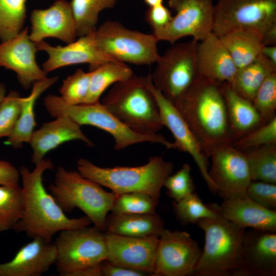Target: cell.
I'll return each mask as SVG.
<instances>
[{"instance_id":"cell-1","label":"cell","mask_w":276,"mask_h":276,"mask_svg":"<svg viewBox=\"0 0 276 276\" xmlns=\"http://www.w3.org/2000/svg\"><path fill=\"white\" fill-rule=\"evenodd\" d=\"M223 83L200 76L185 95L173 103L208 157L216 147L233 142Z\"/></svg>"},{"instance_id":"cell-2","label":"cell","mask_w":276,"mask_h":276,"mask_svg":"<svg viewBox=\"0 0 276 276\" xmlns=\"http://www.w3.org/2000/svg\"><path fill=\"white\" fill-rule=\"evenodd\" d=\"M53 168L49 159L44 158L32 171L25 167L19 170L24 195L22 218L13 231L25 233L33 238L39 237L52 241L53 236L63 230L88 226L91 222L87 217L70 218L60 207L43 183L44 172Z\"/></svg>"},{"instance_id":"cell-3","label":"cell","mask_w":276,"mask_h":276,"mask_svg":"<svg viewBox=\"0 0 276 276\" xmlns=\"http://www.w3.org/2000/svg\"><path fill=\"white\" fill-rule=\"evenodd\" d=\"M78 172L117 194L130 192L148 194L159 200L166 178L173 165L158 156H152L145 165L136 167H99L81 158L77 163Z\"/></svg>"},{"instance_id":"cell-4","label":"cell","mask_w":276,"mask_h":276,"mask_svg":"<svg viewBox=\"0 0 276 276\" xmlns=\"http://www.w3.org/2000/svg\"><path fill=\"white\" fill-rule=\"evenodd\" d=\"M102 103L133 131L154 135L163 127L156 99L147 84V77L133 74L113 84Z\"/></svg>"},{"instance_id":"cell-5","label":"cell","mask_w":276,"mask_h":276,"mask_svg":"<svg viewBox=\"0 0 276 276\" xmlns=\"http://www.w3.org/2000/svg\"><path fill=\"white\" fill-rule=\"evenodd\" d=\"M49 190L64 212L78 208L85 214L95 227L102 232L105 230L107 214L118 194L104 190L78 171H67L62 167L57 168Z\"/></svg>"},{"instance_id":"cell-6","label":"cell","mask_w":276,"mask_h":276,"mask_svg":"<svg viewBox=\"0 0 276 276\" xmlns=\"http://www.w3.org/2000/svg\"><path fill=\"white\" fill-rule=\"evenodd\" d=\"M197 224L204 233L205 241L192 275L235 276L245 229L219 213L215 218L202 219Z\"/></svg>"},{"instance_id":"cell-7","label":"cell","mask_w":276,"mask_h":276,"mask_svg":"<svg viewBox=\"0 0 276 276\" xmlns=\"http://www.w3.org/2000/svg\"><path fill=\"white\" fill-rule=\"evenodd\" d=\"M43 104L48 113L54 118L66 115L80 126L90 125L107 132L113 137L114 148L116 150L145 142L160 144L168 149H174L173 143L160 134H143L131 129L100 101L91 104L70 105L60 96L49 94L44 98Z\"/></svg>"},{"instance_id":"cell-8","label":"cell","mask_w":276,"mask_h":276,"mask_svg":"<svg viewBox=\"0 0 276 276\" xmlns=\"http://www.w3.org/2000/svg\"><path fill=\"white\" fill-rule=\"evenodd\" d=\"M96 43L104 54L116 61L136 65H151L160 55L154 34L125 28L117 21L107 20L94 32Z\"/></svg>"},{"instance_id":"cell-9","label":"cell","mask_w":276,"mask_h":276,"mask_svg":"<svg viewBox=\"0 0 276 276\" xmlns=\"http://www.w3.org/2000/svg\"><path fill=\"white\" fill-rule=\"evenodd\" d=\"M198 42L193 39L168 49L160 56L151 74L155 87L172 103L185 95L200 77L196 56Z\"/></svg>"},{"instance_id":"cell-10","label":"cell","mask_w":276,"mask_h":276,"mask_svg":"<svg viewBox=\"0 0 276 276\" xmlns=\"http://www.w3.org/2000/svg\"><path fill=\"white\" fill-rule=\"evenodd\" d=\"M54 243L60 275L100 264L107 258L105 234L95 226L62 231Z\"/></svg>"},{"instance_id":"cell-11","label":"cell","mask_w":276,"mask_h":276,"mask_svg":"<svg viewBox=\"0 0 276 276\" xmlns=\"http://www.w3.org/2000/svg\"><path fill=\"white\" fill-rule=\"evenodd\" d=\"M276 27V0H217L213 33L219 37L239 29H249L263 36Z\"/></svg>"},{"instance_id":"cell-12","label":"cell","mask_w":276,"mask_h":276,"mask_svg":"<svg viewBox=\"0 0 276 276\" xmlns=\"http://www.w3.org/2000/svg\"><path fill=\"white\" fill-rule=\"evenodd\" d=\"M168 4L176 15L164 29L154 34L158 41L174 44L190 36L199 41L213 32L214 0H169Z\"/></svg>"},{"instance_id":"cell-13","label":"cell","mask_w":276,"mask_h":276,"mask_svg":"<svg viewBox=\"0 0 276 276\" xmlns=\"http://www.w3.org/2000/svg\"><path fill=\"white\" fill-rule=\"evenodd\" d=\"M210 157L209 174L216 194L223 199L247 196L246 190L252 179L244 152L227 144L215 148Z\"/></svg>"},{"instance_id":"cell-14","label":"cell","mask_w":276,"mask_h":276,"mask_svg":"<svg viewBox=\"0 0 276 276\" xmlns=\"http://www.w3.org/2000/svg\"><path fill=\"white\" fill-rule=\"evenodd\" d=\"M201 251L188 232L164 229L158 238L153 275H192Z\"/></svg>"},{"instance_id":"cell-15","label":"cell","mask_w":276,"mask_h":276,"mask_svg":"<svg viewBox=\"0 0 276 276\" xmlns=\"http://www.w3.org/2000/svg\"><path fill=\"white\" fill-rule=\"evenodd\" d=\"M147 84L157 101L163 126L167 127L174 138L175 149L189 154L194 160L209 189L216 194V187L209 174L208 157L196 137L174 104L154 86L151 74L147 76Z\"/></svg>"},{"instance_id":"cell-16","label":"cell","mask_w":276,"mask_h":276,"mask_svg":"<svg viewBox=\"0 0 276 276\" xmlns=\"http://www.w3.org/2000/svg\"><path fill=\"white\" fill-rule=\"evenodd\" d=\"M276 233L244 231L235 276L276 275Z\"/></svg>"},{"instance_id":"cell-17","label":"cell","mask_w":276,"mask_h":276,"mask_svg":"<svg viewBox=\"0 0 276 276\" xmlns=\"http://www.w3.org/2000/svg\"><path fill=\"white\" fill-rule=\"evenodd\" d=\"M37 51L26 27L14 37L0 42V67L14 71L20 85L28 90L35 82L48 77V73L36 61Z\"/></svg>"},{"instance_id":"cell-18","label":"cell","mask_w":276,"mask_h":276,"mask_svg":"<svg viewBox=\"0 0 276 276\" xmlns=\"http://www.w3.org/2000/svg\"><path fill=\"white\" fill-rule=\"evenodd\" d=\"M106 261L153 275L159 237H132L106 233Z\"/></svg>"},{"instance_id":"cell-19","label":"cell","mask_w":276,"mask_h":276,"mask_svg":"<svg viewBox=\"0 0 276 276\" xmlns=\"http://www.w3.org/2000/svg\"><path fill=\"white\" fill-rule=\"evenodd\" d=\"M35 43L38 51H44L48 55V59L42 64V68L47 73L83 63L88 64L89 71H91L106 62L116 61L99 49L94 32L79 37L65 46H53L44 40Z\"/></svg>"},{"instance_id":"cell-20","label":"cell","mask_w":276,"mask_h":276,"mask_svg":"<svg viewBox=\"0 0 276 276\" xmlns=\"http://www.w3.org/2000/svg\"><path fill=\"white\" fill-rule=\"evenodd\" d=\"M30 22L29 37L34 42L53 37L68 44L77 37L71 4L65 0H56L47 9L33 10Z\"/></svg>"},{"instance_id":"cell-21","label":"cell","mask_w":276,"mask_h":276,"mask_svg":"<svg viewBox=\"0 0 276 276\" xmlns=\"http://www.w3.org/2000/svg\"><path fill=\"white\" fill-rule=\"evenodd\" d=\"M54 242L36 237L22 246L10 261L0 263V276H40L55 264Z\"/></svg>"},{"instance_id":"cell-22","label":"cell","mask_w":276,"mask_h":276,"mask_svg":"<svg viewBox=\"0 0 276 276\" xmlns=\"http://www.w3.org/2000/svg\"><path fill=\"white\" fill-rule=\"evenodd\" d=\"M55 118L43 123L32 135L29 144L33 151L31 160L35 165L40 163L50 151L71 141L80 140L90 147L94 146L81 126L70 117L62 115Z\"/></svg>"},{"instance_id":"cell-23","label":"cell","mask_w":276,"mask_h":276,"mask_svg":"<svg viewBox=\"0 0 276 276\" xmlns=\"http://www.w3.org/2000/svg\"><path fill=\"white\" fill-rule=\"evenodd\" d=\"M211 205L223 218L244 229L276 233V210L265 208L247 196L224 199L220 205Z\"/></svg>"},{"instance_id":"cell-24","label":"cell","mask_w":276,"mask_h":276,"mask_svg":"<svg viewBox=\"0 0 276 276\" xmlns=\"http://www.w3.org/2000/svg\"><path fill=\"white\" fill-rule=\"evenodd\" d=\"M197 61L201 77L231 83L238 68L219 37L211 33L198 43Z\"/></svg>"},{"instance_id":"cell-25","label":"cell","mask_w":276,"mask_h":276,"mask_svg":"<svg viewBox=\"0 0 276 276\" xmlns=\"http://www.w3.org/2000/svg\"><path fill=\"white\" fill-rule=\"evenodd\" d=\"M222 88L233 142L264 124L251 101L238 94L229 83L223 82Z\"/></svg>"},{"instance_id":"cell-26","label":"cell","mask_w":276,"mask_h":276,"mask_svg":"<svg viewBox=\"0 0 276 276\" xmlns=\"http://www.w3.org/2000/svg\"><path fill=\"white\" fill-rule=\"evenodd\" d=\"M160 217L155 214H118L107 216V233L138 238L159 237L164 229Z\"/></svg>"},{"instance_id":"cell-27","label":"cell","mask_w":276,"mask_h":276,"mask_svg":"<svg viewBox=\"0 0 276 276\" xmlns=\"http://www.w3.org/2000/svg\"><path fill=\"white\" fill-rule=\"evenodd\" d=\"M58 77H47L35 82L30 94L22 97L21 108L18 119L11 135L5 144L14 148L21 147L24 143H29L36 126L35 105L40 95L54 85Z\"/></svg>"},{"instance_id":"cell-28","label":"cell","mask_w":276,"mask_h":276,"mask_svg":"<svg viewBox=\"0 0 276 276\" xmlns=\"http://www.w3.org/2000/svg\"><path fill=\"white\" fill-rule=\"evenodd\" d=\"M219 37L238 69L257 59L261 55L264 45L261 33L253 29H237Z\"/></svg>"},{"instance_id":"cell-29","label":"cell","mask_w":276,"mask_h":276,"mask_svg":"<svg viewBox=\"0 0 276 276\" xmlns=\"http://www.w3.org/2000/svg\"><path fill=\"white\" fill-rule=\"evenodd\" d=\"M274 72L276 65L261 54L251 63L238 68L229 84L238 94L251 101L266 78Z\"/></svg>"},{"instance_id":"cell-30","label":"cell","mask_w":276,"mask_h":276,"mask_svg":"<svg viewBox=\"0 0 276 276\" xmlns=\"http://www.w3.org/2000/svg\"><path fill=\"white\" fill-rule=\"evenodd\" d=\"M89 72V90L83 104L99 102L101 95L109 86L127 79L134 74L128 65L117 61L106 62Z\"/></svg>"},{"instance_id":"cell-31","label":"cell","mask_w":276,"mask_h":276,"mask_svg":"<svg viewBox=\"0 0 276 276\" xmlns=\"http://www.w3.org/2000/svg\"><path fill=\"white\" fill-rule=\"evenodd\" d=\"M118 0H72L70 2L74 17L77 37L91 33L97 29L99 14L111 8Z\"/></svg>"},{"instance_id":"cell-32","label":"cell","mask_w":276,"mask_h":276,"mask_svg":"<svg viewBox=\"0 0 276 276\" xmlns=\"http://www.w3.org/2000/svg\"><path fill=\"white\" fill-rule=\"evenodd\" d=\"M252 181L276 184V144L244 151Z\"/></svg>"},{"instance_id":"cell-33","label":"cell","mask_w":276,"mask_h":276,"mask_svg":"<svg viewBox=\"0 0 276 276\" xmlns=\"http://www.w3.org/2000/svg\"><path fill=\"white\" fill-rule=\"evenodd\" d=\"M24 195L22 187L0 185V232L13 229L22 217Z\"/></svg>"},{"instance_id":"cell-34","label":"cell","mask_w":276,"mask_h":276,"mask_svg":"<svg viewBox=\"0 0 276 276\" xmlns=\"http://www.w3.org/2000/svg\"><path fill=\"white\" fill-rule=\"evenodd\" d=\"M27 0H0V40H8L22 29Z\"/></svg>"},{"instance_id":"cell-35","label":"cell","mask_w":276,"mask_h":276,"mask_svg":"<svg viewBox=\"0 0 276 276\" xmlns=\"http://www.w3.org/2000/svg\"><path fill=\"white\" fill-rule=\"evenodd\" d=\"M173 206L177 218L182 224H196L202 219L215 218L218 215L211 204L203 203L194 192L174 201Z\"/></svg>"},{"instance_id":"cell-36","label":"cell","mask_w":276,"mask_h":276,"mask_svg":"<svg viewBox=\"0 0 276 276\" xmlns=\"http://www.w3.org/2000/svg\"><path fill=\"white\" fill-rule=\"evenodd\" d=\"M159 200L141 192L118 194L111 211L118 214H147L156 213Z\"/></svg>"},{"instance_id":"cell-37","label":"cell","mask_w":276,"mask_h":276,"mask_svg":"<svg viewBox=\"0 0 276 276\" xmlns=\"http://www.w3.org/2000/svg\"><path fill=\"white\" fill-rule=\"evenodd\" d=\"M90 73L77 69L63 81L59 89L61 98L70 105L83 104L87 96Z\"/></svg>"},{"instance_id":"cell-38","label":"cell","mask_w":276,"mask_h":276,"mask_svg":"<svg viewBox=\"0 0 276 276\" xmlns=\"http://www.w3.org/2000/svg\"><path fill=\"white\" fill-rule=\"evenodd\" d=\"M251 102L264 124L276 117V72L266 78Z\"/></svg>"},{"instance_id":"cell-39","label":"cell","mask_w":276,"mask_h":276,"mask_svg":"<svg viewBox=\"0 0 276 276\" xmlns=\"http://www.w3.org/2000/svg\"><path fill=\"white\" fill-rule=\"evenodd\" d=\"M22 100L19 93L11 90L0 103V139L9 137L14 130L20 114Z\"/></svg>"},{"instance_id":"cell-40","label":"cell","mask_w":276,"mask_h":276,"mask_svg":"<svg viewBox=\"0 0 276 276\" xmlns=\"http://www.w3.org/2000/svg\"><path fill=\"white\" fill-rule=\"evenodd\" d=\"M274 144H276V117L232 144L244 152L257 147Z\"/></svg>"},{"instance_id":"cell-41","label":"cell","mask_w":276,"mask_h":276,"mask_svg":"<svg viewBox=\"0 0 276 276\" xmlns=\"http://www.w3.org/2000/svg\"><path fill=\"white\" fill-rule=\"evenodd\" d=\"M191 171L190 166L185 164L180 170L166 178L164 187L166 188L168 195L175 201L194 192L195 186Z\"/></svg>"},{"instance_id":"cell-42","label":"cell","mask_w":276,"mask_h":276,"mask_svg":"<svg viewBox=\"0 0 276 276\" xmlns=\"http://www.w3.org/2000/svg\"><path fill=\"white\" fill-rule=\"evenodd\" d=\"M246 195L259 205L276 210V185L262 181H251L246 190Z\"/></svg>"},{"instance_id":"cell-43","label":"cell","mask_w":276,"mask_h":276,"mask_svg":"<svg viewBox=\"0 0 276 276\" xmlns=\"http://www.w3.org/2000/svg\"><path fill=\"white\" fill-rule=\"evenodd\" d=\"M172 17L169 9L163 4L149 7L145 14L146 21L151 27L154 34L164 29Z\"/></svg>"},{"instance_id":"cell-44","label":"cell","mask_w":276,"mask_h":276,"mask_svg":"<svg viewBox=\"0 0 276 276\" xmlns=\"http://www.w3.org/2000/svg\"><path fill=\"white\" fill-rule=\"evenodd\" d=\"M20 179L19 170L9 162L0 160V185H18Z\"/></svg>"},{"instance_id":"cell-45","label":"cell","mask_w":276,"mask_h":276,"mask_svg":"<svg viewBox=\"0 0 276 276\" xmlns=\"http://www.w3.org/2000/svg\"><path fill=\"white\" fill-rule=\"evenodd\" d=\"M102 271L104 276H144L148 274L144 271L116 265L106 260L102 262Z\"/></svg>"},{"instance_id":"cell-46","label":"cell","mask_w":276,"mask_h":276,"mask_svg":"<svg viewBox=\"0 0 276 276\" xmlns=\"http://www.w3.org/2000/svg\"><path fill=\"white\" fill-rule=\"evenodd\" d=\"M65 276H102V262L72 271Z\"/></svg>"},{"instance_id":"cell-47","label":"cell","mask_w":276,"mask_h":276,"mask_svg":"<svg viewBox=\"0 0 276 276\" xmlns=\"http://www.w3.org/2000/svg\"><path fill=\"white\" fill-rule=\"evenodd\" d=\"M261 54L276 65V45H264Z\"/></svg>"},{"instance_id":"cell-48","label":"cell","mask_w":276,"mask_h":276,"mask_svg":"<svg viewBox=\"0 0 276 276\" xmlns=\"http://www.w3.org/2000/svg\"><path fill=\"white\" fill-rule=\"evenodd\" d=\"M144 2L149 7L157 6L163 3V0H144Z\"/></svg>"},{"instance_id":"cell-49","label":"cell","mask_w":276,"mask_h":276,"mask_svg":"<svg viewBox=\"0 0 276 276\" xmlns=\"http://www.w3.org/2000/svg\"><path fill=\"white\" fill-rule=\"evenodd\" d=\"M6 93L7 88L6 85L4 83L0 82V103L6 96Z\"/></svg>"}]
</instances>
